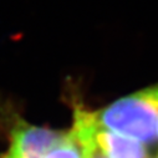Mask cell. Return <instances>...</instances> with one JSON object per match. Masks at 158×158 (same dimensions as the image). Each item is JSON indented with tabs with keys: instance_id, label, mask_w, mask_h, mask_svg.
Instances as JSON below:
<instances>
[{
	"instance_id": "3",
	"label": "cell",
	"mask_w": 158,
	"mask_h": 158,
	"mask_svg": "<svg viewBox=\"0 0 158 158\" xmlns=\"http://www.w3.org/2000/svg\"><path fill=\"white\" fill-rule=\"evenodd\" d=\"M91 135L95 146L105 158H148L143 143L102 127L96 122L95 117Z\"/></svg>"
},
{
	"instance_id": "2",
	"label": "cell",
	"mask_w": 158,
	"mask_h": 158,
	"mask_svg": "<svg viewBox=\"0 0 158 158\" xmlns=\"http://www.w3.org/2000/svg\"><path fill=\"white\" fill-rule=\"evenodd\" d=\"M64 131H55L18 121L10 133V144L2 158H44Z\"/></svg>"
},
{
	"instance_id": "5",
	"label": "cell",
	"mask_w": 158,
	"mask_h": 158,
	"mask_svg": "<svg viewBox=\"0 0 158 158\" xmlns=\"http://www.w3.org/2000/svg\"><path fill=\"white\" fill-rule=\"evenodd\" d=\"M154 158H158V154H157V156H156V157H154Z\"/></svg>"
},
{
	"instance_id": "6",
	"label": "cell",
	"mask_w": 158,
	"mask_h": 158,
	"mask_svg": "<svg viewBox=\"0 0 158 158\" xmlns=\"http://www.w3.org/2000/svg\"><path fill=\"white\" fill-rule=\"evenodd\" d=\"M157 135H158V128H157Z\"/></svg>"
},
{
	"instance_id": "4",
	"label": "cell",
	"mask_w": 158,
	"mask_h": 158,
	"mask_svg": "<svg viewBox=\"0 0 158 158\" xmlns=\"http://www.w3.org/2000/svg\"><path fill=\"white\" fill-rule=\"evenodd\" d=\"M44 158H85V153L76 133L70 128L64 131L60 139L49 149Z\"/></svg>"
},
{
	"instance_id": "1",
	"label": "cell",
	"mask_w": 158,
	"mask_h": 158,
	"mask_svg": "<svg viewBox=\"0 0 158 158\" xmlns=\"http://www.w3.org/2000/svg\"><path fill=\"white\" fill-rule=\"evenodd\" d=\"M98 125L144 146L158 141V84L92 111Z\"/></svg>"
}]
</instances>
